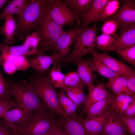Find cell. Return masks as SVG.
<instances>
[{"mask_svg":"<svg viewBox=\"0 0 135 135\" xmlns=\"http://www.w3.org/2000/svg\"><path fill=\"white\" fill-rule=\"evenodd\" d=\"M120 55L126 61L134 67L135 66V45L122 50L114 51Z\"/></svg>","mask_w":135,"mask_h":135,"instance_id":"d590c367","label":"cell"},{"mask_svg":"<svg viewBox=\"0 0 135 135\" xmlns=\"http://www.w3.org/2000/svg\"><path fill=\"white\" fill-rule=\"evenodd\" d=\"M125 126L127 132L131 135L135 134V118L123 115L120 116Z\"/></svg>","mask_w":135,"mask_h":135,"instance_id":"60d3db41","label":"cell"},{"mask_svg":"<svg viewBox=\"0 0 135 135\" xmlns=\"http://www.w3.org/2000/svg\"><path fill=\"white\" fill-rule=\"evenodd\" d=\"M110 113L109 108L99 115L90 119H84L83 125L89 135H101Z\"/></svg>","mask_w":135,"mask_h":135,"instance_id":"9a60e30c","label":"cell"},{"mask_svg":"<svg viewBox=\"0 0 135 135\" xmlns=\"http://www.w3.org/2000/svg\"><path fill=\"white\" fill-rule=\"evenodd\" d=\"M41 39L38 32H34L32 34L26 37L24 43L22 45L25 49L28 51L36 50H38L37 47Z\"/></svg>","mask_w":135,"mask_h":135,"instance_id":"836d02e7","label":"cell"},{"mask_svg":"<svg viewBox=\"0 0 135 135\" xmlns=\"http://www.w3.org/2000/svg\"><path fill=\"white\" fill-rule=\"evenodd\" d=\"M135 99V96H132L121 94L115 97L109 108L112 112L120 116L124 115V113L132 101Z\"/></svg>","mask_w":135,"mask_h":135,"instance_id":"7402d4cb","label":"cell"},{"mask_svg":"<svg viewBox=\"0 0 135 135\" xmlns=\"http://www.w3.org/2000/svg\"><path fill=\"white\" fill-rule=\"evenodd\" d=\"M0 135H18L14 127L4 119L0 117Z\"/></svg>","mask_w":135,"mask_h":135,"instance_id":"f35d334b","label":"cell"},{"mask_svg":"<svg viewBox=\"0 0 135 135\" xmlns=\"http://www.w3.org/2000/svg\"><path fill=\"white\" fill-rule=\"evenodd\" d=\"M127 135L126 134H119V135Z\"/></svg>","mask_w":135,"mask_h":135,"instance_id":"bcb514c9","label":"cell"},{"mask_svg":"<svg viewBox=\"0 0 135 135\" xmlns=\"http://www.w3.org/2000/svg\"><path fill=\"white\" fill-rule=\"evenodd\" d=\"M109 0H93L88 11L80 18L78 28L88 27L90 24L96 22L104 7Z\"/></svg>","mask_w":135,"mask_h":135,"instance_id":"2e32d148","label":"cell"},{"mask_svg":"<svg viewBox=\"0 0 135 135\" xmlns=\"http://www.w3.org/2000/svg\"><path fill=\"white\" fill-rule=\"evenodd\" d=\"M14 106H18V104L13 98L8 100L0 101V117L4 118L6 112Z\"/></svg>","mask_w":135,"mask_h":135,"instance_id":"ab89813d","label":"cell"},{"mask_svg":"<svg viewBox=\"0 0 135 135\" xmlns=\"http://www.w3.org/2000/svg\"><path fill=\"white\" fill-rule=\"evenodd\" d=\"M115 97L112 95L94 103L88 111L85 119H90L106 111L110 108Z\"/></svg>","mask_w":135,"mask_h":135,"instance_id":"cb8c5ba5","label":"cell"},{"mask_svg":"<svg viewBox=\"0 0 135 135\" xmlns=\"http://www.w3.org/2000/svg\"><path fill=\"white\" fill-rule=\"evenodd\" d=\"M105 86L112 92L115 96L121 94L130 96L135 95L128 89L126 78L122 76H118L108 79Z\"/></svg>","mask_w":135,"mask_h":135,"instance_id":"d6986e66","label":"cell"},{"mask_svg":"<svg viewBox=\"0 0 135 135\" xmlns=\"http://www.w3.org/2000/svg\"><path fill=\"white\" fill-rule=\"evenodd\" d=\"M122 1V6L116 12L106 20H114L118 23V28L135 23V0Z\"/></svg>","mask_w":135,"mask_h":135,"instance_id":"ba28073f","label":"cell"},{"mask_svg":"<svg viewBox=\"0 0 135 135\" xmlns=\"http://www.w3.org/2000/svg\"><path fill=\"white\" fill-rule=\"evenodd\" d=\"M127 85L129 90L132 92L135 93V74L126 78Z\"/></svg>","mask_w":135,"mask_h":135,"instance_id":"7bdbcfd3","label":"cell"},{"mask_svg":"<svg viewBox=\"0 0 135 135\" xmlns=\"http://www.w3.org/2000/svg\"><path fill=\"white\" fill-rule=\"evenodd\" d=\"M124 115L130 117H135V99L130 103L126 110Z\"/></svg>","mask_w":135,"mask_h":135,"instance_id":"b9f144b4","label":"cell"},{"mask_svg":"<svg viewBox=\"0 0 135 135\" xmlns=\"http://www.w3.org/2000/svg\"><path fill=\"white\" fill-rule=\"evenodd\" d=\"M58 95L59 102L66 115L69 118L77 116L76 104L68 97L64 92L60 90Z\"/></svg>","mask_w":135,"mask_h":135,"instance_id":"83f0119b","label":"cell"},{"mask_svg":"<svg viewBox=\"0 0 135 135\" xmlns=\"http://www.w3.org/2000/svg\"><path fill=\"white\" fill-rule=\"evenodd\" d=\"M26 58L29 68L33 69L39 74L43 75L49 69L52 64L58 60L59 56L58 53L56 52L52 55L48 56L40 54L34 56L31 58Z\"/></svg>","mask_w":135,"mask_h":135,"instance_id":"4fadbf2b","label":"cell"},{"mask_svg":"<svg viewBox=\"0 0 135 135\" xmlns=\"http://www.w3.org/2000/svg\"><path fill=\"white\" fill-rule=\"evenodd\" d=\"M63 27L54 22L46 13L36 32H38L41 39L37 49L49 48L52 51L54 50L57 41L64 31Z\"/></svg>","mask_w":135,"mask_h":135,"instance_id":"8992f818","label":"cell"},{"mask_svg":"<svg viewBox=\"0 0 135 135\" xmlns=\"http://www.w3.org/2000/svg\"><path fill=\"white\" fill-rule=\"evenodd\" d=\"M112 95L106 89L105 86L103 83L94 86L86 96V101L82 111V114H86L90 108L94 103Z\"/></svg>","mask_w":135,"mask_h":135,"instance_id":"e0dca14e","label":"cell"},{"mask_svg":"<svg viewBox=\"0 0 135 135\" xmlns=\"http://www.w3.org/2000/svg\"><path fill=\"white\" fill-rule=\"evenodd\" d=\"M8 1L7 0H0V9Z\"/></svg>","mask_w":135,"mask_h":135,"instance_id":"f6af8a7d","label":"cell"},{"mask_svg":"<svg viewBox=\"0 0 135 135\" xmlns=\"http://www.w3.org/2000/svg\"><path fill=\"white\" fill-rule=\"evenodd\" d=\"M3 26L0 28V33L4 36V42L8 45L13 44L15 41V33L17 24L13 15L7 17Z\"/></svg>","mask_w":135,"mask_h":135,"instance_id":"ffe728a7","label":"cell"},{"mask_svg":"<svg viewBox=\"0 0 135 135\" xmlns=\"http://www.w3.org/2000/svg\"><path fill=\"white\" fill-rule=\"evenodd\" d=\"M46 14L55 22L62 27L65 25L78 24L80 17L61 0H49Z\"/></svg>","mask_w":135,"mask_h":135,"instance_id":"52a82bcc","label":"cell"},{"mask_svg":"<svg viewBox=\"0 0 135 135\" xmlns=\"http://www.w3.org/2000/svg\"><path fill=\"white\" fill-rule=\"evenodd\" d=\"M30 82L46 108L54 111L60 117H68L65 113L58 100V92L52 84L49 76V69L41 75L35 71L30 78Z\"/></svg>","mask_w":135,"mask_h":135,"instance_id":"277c9868","label":"cell"},{"mask_svg":"<svg viewBox=\"0 0 135 135\" xmlns=\"http://www.w3.org/2000/svg\"><path fill=\"white\" fill-rule=\"evenodd\" d=\"M120 4L117 0H109L97 18L96 22L104 21L114 14L120 8Z\"/></svg>","mask_w":135,"mask_h":135,"instance_id":"1f68e13d","label":"cell"},{"mask_svg":"<svg viewBox=\"0 0 135 135\" xmlns=\"http://www.w3.org/2000/svg\"><path fill=\"white\" fill-rule=\"evenodd\" d=\"M104 22L99 30L102 34L108 35H112L117 32V28L118 24L114 20L109 19L105 20Z\"/></svg>","mask_w":135,"mask_h":135,"instance_id":"8d00e7d4","label":"cell"},{"mask_svg":"<svg viewBox=\"0 0 135 135\" xmlns=\"http://www.w3.org/2000/svg\"><path fill=\"white\" fill-rule=\"evenodd\" d=\"M76 26L66 31H64L59 38L54 50L58 51L59 56L58 60L54 64V66H62V62L70 54V48L74 41Z\"/></svg>","mask_w":135,"mask_h":135,"instance_id":"9c48e42d","label":"cell"},{"mask_svg":"<svg viewBox=\"0 0 135 135\" xmlns=\"http://www.w3.org/2000/svg\"><path fill=\"white\" fill-rule=\"evenodd\" d=\"M84 118L77 116L74 118H61L58 120L60 127L68 135H89L82 123Z\"/></svg>","mask_w":135,"mask_h":135,"instance_id":"5bb4252c","label":"cell"},{"mask_svg":"<svg viewBox=\"0 0 135 135\" xmlns=\"http://www.w3.org/2000/svg\"><path fill=\"white\" fill-rule=\"evenodd\" d=\"M42 135H68L61 128L60 125L50 131Z\"/></svg>","mask_w":135,"mask_h":135,"instance_id":"ee69618b","label":"cell"},{"mask_svg":"<svg viewBox=\"0 0 135 135\" xmlns=\"http://www.w3.org/2000/svg\"><path fill=\"white\" fill-rule=\"evenodd\" d=\"M8 94L13 97L18 107L27 112L45 111L48 110L41 101L31 83L24 79L16 83L13 79H7Z\"/></svg>","mask_w":135,"mask_h":135,"instance_id":"3957f363","label":"cell"},{"mask_svg":"<svg viewBox=\"0 0 135 135\" xmlns=\"http://www.w3.org/2000/svg\"><path fill=\"white\" fill-rule=\"evenodd\" d=\"M126 128L120 117L111 112L101 135L126 134Z\"/></svg>","mask_w":135,"mask_h":135,"instance_id":"ac0fdd59","label":"cell"},{"mask_svg":"<svg viewBox=\"0 0 135 135\" xmlns=\"http://www.w3.org/2000/svg\"><path fill=\"white\" fill-rule=\"evenodd\" d=\"M118 28L120 30V36L106 50H122L135 45V23Z\"/></svg>","mask_w":135,"mask_h":135,"instance_id":"30bf717a","label":"cell"},{"mask_svg":"<svg viewBox=\"0 0 135 135\" xmlns=\"http://www.w3.org/2000/svg\"><path fill=\"white\" fill-rule=\"evenodd\" d=\"M8 61L14 66L17 70L25 71L29 68L26 58L14 54L2 52L0 54V61Z\"/></svg>","mask_w":135,"mask_h":135,"instance_id":"4316f807","label":"cell"},{"mask_svg":"<svg viewBox=\"0 0 135 135\" xmlns=\"http://www.w3.org/2000/svg\"><path fill=\"white\" fill-rule=\"evenodd\" d=\"M50 50V48H45L36 50L30 51L26 50L22 45L10 46L4 42L0 43V52H2L14 54L26 58L31 56L43 54L46 51Z\"/></svg>","mask_w":135,"mask_h":135,"instance_id":"44dd1931","label":"cell"},{"mask_svg":"<svg viewBox=\"0 0 135 135\" xmlns=\"http://www.w3.org/2000/svg\"><path fill=\"white\" fill-rule=\"evenodd\" d=\"M59 66H54L49 70V76L52 84L55 87H63L65 74L61 72Z\"/></svg>","mask_w":135,"mask_h":135,"instance_id":"d6a6232c","label":"cell"},{"mask_svg":"<svg viewBox=\"0 0 135 135\" xmlns=\"http://www.w3.org/2000/svg\"><path fill=\"white\" fill-rule=\"evenodd\" d=\"M91 54L93 56L100 60L120 76L126 78L135 74V72L125 63L110 56L107 53H98L93 50Z\"/></svg>","mask_w":135,"mask_h":135,"instance_id":"8fae6325","label":"cell"},{"mask_svg":"<svg viewBox=\"0 0 135 135\" xmlns=\"http://www.w3.org/2000/svg\"><path fill=\"white\" fill-rule=\"evenodd\" d=\"M118 36L117 32L112 35L102 34L99 36H97L95 46L100 50H106L112 45Z\"/></svg>","mask_w":135,"mask_h":135,"instance_id":"4dcf8cb0","label":"cell"},{"mask_svg":"<svg viewBox=\"0 0 135 135\" xmlns=\"http://www.w3.org/2000/svg\"><path fill=\"white\" fill-rule=\"evenodd\" d=\"M98 30L96 22L92 27L77 28L74 41V48L71 53L63 61L67 63H71L75 58L81 57L88 53H91L96 45Z\"/></svg>","mask_w":135,"mask_h":135,"instance_id":"5b68a950","label":"cell"},{"mask_svg":"<svg viewBox=\"0 0 135 135\" xmlns=\"http://www.w3.org/2000/svg\"><path fill=\"white\" fill-rule=\"evenodd\" d=\"M93 58L92 70L93 72H96L108 79L118 76H120L110 68L99 59L94 56H93Z\"/></svg>","mask_w":135,"mask_h":135,"instance_id":"f1b7e54d","label":"cell"},{"mask_svg":"<svg viewBox=\"0 0 135 135\" xmlns=\"http://www.w3.org/2000/svg\"><path fill=\"white\" fill-rule=\"evenodd\" d=\"M26 111L18 107L8 110L5 114L4 119L14 127L20 123L26 113Z\"/></svg>","mask_w":135,"mask_h":135,"instance_id":"f546056e","label":"cell"},{"mask_svg":"<svg viewBox=\"0 0 135 135\" xmlns=\"http://www.w3.org/2000/svg\"><path fill=\"white\" fill-rule=\"evenodd\" d=\"M29 2L28 0H12L0 14V20L4 19L10 15L18 14L22 11Z\"/></svg>","mask_w":135,"mask_h":135,"instance_id":"d4e9b609","label":"cell"},{"mask_svg":"<svg viewBox=\"0 0 135 135\" xmlns=\"http://www.w3.org/2000/svg\"><path fill=\"white\" fill-rule=\"evenodd\" d=\"M56 112H27L19 124L14 128L18 135H42L59 125Z\"/></svg>","mask_w":135,"mask_h":135,"instance_id":"6da1fadb","label":"cell"},{"mask_svg":"<svg viewBox=\"0 0 135 135\" xmlns=\"http://www.w3.org/2000/svg\"><path fill=\"white\" fill-rule=\"evenodd\" d=\"M49 0H33L18 14V21L15 37L21 40L32 31L36 32L40 21L46 13Z\"/></svg>","mask_w":135,"mask_h":135,"instance_id":"7a4b0ae2","label":"cell"},{"mask_svg":"<svg viewBox=\"0 0 135 135\" xmlns=\"http://www.w3.org/2000/svg\"><path fill=\"white\" fill-rule=\"evenodd\" d=\"M84 84L77 71L70 72L65 75L63 87L76 86Z\"/></svg>","mask_w":135,"mask_h":135,"instance_id":"e575fe53","label":"cell"},{"mask_svg":"<svg viewBox=\"0 0 135 135\" xmlns=\"http://www.w3.org/2000/svg\"><path fill=\"white\" fill-rule=\"evenodd\" d=\"M86 86L85 84L73 87H63L62 88L68 97L76 105L77 109H80L84 104L86 99L84 90Z\"/></svg>","mask_w":135,"mask_h":135,"instance_id":"603a6c76","label":"cell"},{"mask_svg":"<svg viewBox=\"0 0 135 135\" xmlns=\"http://www.w3.org/2000/svg\"><path fill=\"white\" fill-rule=\"evenodd\" d=\"M93 60V58L83 59L79 57L74 59L71 62L76 65V71L84 83L88 87V92L94 86L92 70Z\"/></svg>","mask_w":135,"mask_h":135,"instance_id":"7c38bea8","label":"cell"},{"mask_svg":"<svg viewBox=\"0 0 135 135\" xmlns=\"http://www.w3.org/2000/svg\"><path fill=\"white\" fill-rule=\"evenodd\" d=\"M61 1L80 18L89 10L93 0H63Z\"/></svg>","mask_w":135,"mask_h":135,"instance_id":"484cf974","label":"cell"},{"mask_svg":"<svg viewBox=\"0 0 135 135\" xmlns=\"http://www.w3.org/2000/svg\"><path fill=\"white\" fill-rule=\"evenodd\" d=\"M8 89L7 80L4 77L0 70V101L8 100L12 98L8 95Z\"/></svg>","mask_w":135,"mask_h":135,"instance_id":"74e56055","label":"cell"}]
</instances>
